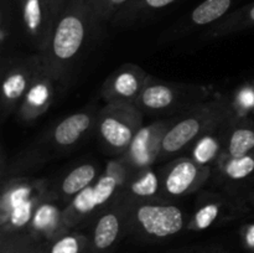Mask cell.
I'll return each mask as SVG.
<instances>
[{"label":"cell","mask_w":254,"mask_h":253,"mask_svg":"<svg viewBox=\"0 0 254 253\" xmlns=\"http://www.w3.org/2000/svg\"><path fill=\"white\" fill-rule=\"evenodd\" d=\"M94 34L92 0H68L55 24L49 46L40 55L45 72L55 83L68 84L74 64Z\"/></svg>","instance_id":"obj_1"},{"label":"cell","mask_w":254,"mask_h":253,"mask_svg":"<svg viewBox=\"0 0 254 253\" xmlns=\"http://www.w3.org/2000/svg\"><path fill=\"white\" fill-rule=\"evenodd\" d=\"M235 117L237 113L231 98L207 99L181 112L180 116L171 119L164 134L158 160L175 156L191 148L197 139L223 128Z\"/></svg>","instance_id":"obj_2"},{"label":"cell","mask_w":254,"mask_h":253,"mask_svg":"<svg viewBox=\"0 0 254 253\" xmlns=\"http://www.w3.org/2000/svg\"><path fill=\"white\" fill-rule=\"evenodd\" d=\"M123 201L127 207V235L146 242H156L174 237L185 228V215L174 203L159 198Z\"/></svg>","instance_id":"obj_3"},{"label":"cell","mask_w":254,"mask_h":253,"mask_svg":"<svg viewBox=\"0 0 254 253\" xmlns=\"http://www.w3.org/2000/svg\"><path fill=\"white\" fill-rule=\"evenodd\" d=\"M207 92L200 86L163 82L149 77L135 106L144 114L151 116H171L176 112H184L206 99Z\"/></svg>","instance_id":"obj_4"},{"label":"cell","mask_w":254,"mask_h":253,"mask_svg":"<svg viewBox=\"0 0 254 253\" xmlns=\"http://www.w3.org/2000/svg\"><path fill=\"white\" fill-rule=\"evenodd\" d=\"M144 113L131 103H107L97 114L99 140L112 153L124 154L143 126Z\"/></svg>","instance_id":"obj_5"},{"label":"cell","mask_w":254,"mask_h":253,"mask_svg":"<svg viewBox=\"0 0 254 253\" xmlns=\"http://www.w3.org/2000/svg\"><path fill=\"white\" fill-rule=\"evenodd\" d=\"M44 71L40 54L10 60L1 72V118L19 108L25 94Z\"/></svg>","instance_id":"obj_6"},{"label":"cell","mask_w":254,"mask_h":253,"mask_svg":"<svg viewBox=\"0 0 254 253\" xmlns=\"http://www.w3.org/2000/svg\"><path fill=\"white\" fill-rule=\"evenodd\" d=\"M173 119V118H171ZM171 119H160L149 126H143L136 133L130 146L122 154L124 165L129 171H139L150 169V166L159 159L161 140L166 129L171 123Z\"/></svg>","instance_id":"obj_7"},{"label":"cell","mask_w":254,"mask_h":253,"mask_svg":"<svg viewBox=\"0 0 254 253\" xmlns=\"http://www.w3.org/2000/svg\"><path fill=\"white\" fill-rule=\"evenodd\" d=\"M127 235V207L122 198L97 215L89 237L88 253H112Z\"/></svg>","instance_id":"obj_8"},{"label":"cell","mask_w":254,"mask_h":253,"mask_svg":"<svg viewBox=\"0 0 254 253\" xmlns=\"http://www.w3.org/2000/svg\"><path fill=\"white\" fill-rule=\"evenodd\" d=\"M208 176L210 168L200 165L190 156L176 159L161 174V196L163 198L184 197L198 190Z\"/></svg>","instance_id":"obj_9"},{"label":"cell","mask_w":254,"mask_h":253,"mask_svg":"<svg viewBox=\"0 0 254 253\" xmlns=\"http://www.w3.org/2000/svg\"><path fill=\"white\" fill-rule=\"evenodd\" d=\"M149 77L141 67L124 63L109 74L102 86V98L107 103L134 104L145 87Z\"/></svg>","instance_id":"obj_10"},{"label":"cell","mask_w":254,"mask_h":253,"mask_svg":"<svg viewBox=\"0 0 254 253\" xmlns=\"http://www.w3.org/2000/svg\"><path fill=\"white\" fill-rule=\"evenodd\" d=\"M19 2L27 41L41 55L49 46L56 24L51 5L49 0H19Z\"/></svg>","instance_id":"obj_11"},{"label":"cell","mask_w":254,"mask_h":253,"mask_svg":"<svg viewBox=\"0 0 254 253\" xmlns=\"http://www.w3.org/2000/svg\"><path fill=\"white\" fill-rule=\"evenodd\" d=\"M223 154L221 158H241L254 154V121L235 117L223 126Z\"/></svg>","instance_id":"obj_12"},{"label":"cell","mask_w":254,"mask_h":253,"mask_svg":"<svg viewBox=\"0 0 254 253\" xmlns=\"http://www.w3.org/2000/svg\"><path fill=\"white\" fill-rule=\"evenodd\" d=\"M55 86L56 83L54 79L44 69L25 94L17 108V117L22 121L30 122L42 116L54 101Z\"/></svg>","instance_id":"obj_13"},{"label":"cell","mask_w":254,"mask_h":253,"mask_svg":"<svg viewBox=\"0 0 254 253\" xmlns=\"http://www.w3.org/2000/svg\"><path fill=\"white\" fill-rule=\"evenodd\" d=\"M96 121L97 114L93 109L72 113L55 126L50 139L52 144L59 148L73 146L88 133L89 129L96 126Z\"/></svg>","instance_id":"obj_14"},{"label":"cell","mask_w":254,"mask_h":253,"mask_svg":"<svg viewBox=\"0 0 254 253\" xmlns=\"http://www.w3.org/2000/svg\"><path fill=\"white\" fill-rule=\"evenodd\" d=\"M104 208L99 203L93 185L84 189L69 201L68 206L62 211V218L67 230H72L91 216L98 215Z\"/></svg>","instance_id":"obj_15"},{"label":"cell","mask_w":254,"mask_h":253,"mask_svg":"<svg viewBox=\"0 0 254 253\" xmlns=\"http://www.w3.org/2000/svg\"><path fill=\"white\" fill-rule=\"evenodd\" d=\"M27 230L45 242L68 231L64 223L62 211L49 203H44L36 208Z\"/></svg>","instance_id":"obj_16"},{"label":"cell","mask_w":254,"mask_h":253,"mask_svg":"<svg viewBox=\"0 0 254 253\" xmlns=\"http://www.w3.org/2000/svg\"><path fill=\"white\" fill-rule=\"evenodd\" d=\"M122 198L126 201L156 200L161 196V175L151 169L139 171L124 186Z\"/></svg>","instance_id":"obj_17"},{"label":"cell","mask_w":254,"mask_h":253,"mask_svg":"<svg viewBox=\"0 0 254 253\" xmlns=\"http://www.w3.org/2000/svg\"><path fill=\"white\" fill-rule=\"evenodd\" d=\"M99 169L94 164L86 163L72 169L59 186L60 195L64 200H69L78 195L84 189L89 188L98 180Z\"/></svg>","instance_id":"obj_18"},{"label":"cell","mask_w":254,"mask_h":253,"mask_svg":"<svg viewBox=\"0 0 254 253\" xmlns=\"http://www.w3.org/2000/svg\"><path fill=\"white\" fill-rule=\"evenodd\" d=\"M223 128L205 134L191 145L190 158L202 166L218 161L223 154Z\"/></svg>","instance_id":"obj_19"},{"label":"cell","mask_w":254,"mask_h":253,"mask_svg":"<svg viewBox=\"0 0 254 253\" xmlns=\"http://www.w3.org/2000/svg\"><path fill=\"white\" fill-rule=\"evenodd\" d=\"M45 241L29 230L1 231L0 253H44Z\"/></svg>","instance_id":"obj_20"},{"label":"cell","mask_w":254,"mask_h":253,"mask_svg":"<svg viewBox=\"0 0 254 253\" xmlns=\"http://www.w3.org/2000/svg\"><path fill=\"white\" fill-rule=\"evenodd\" d=\"M88 236L69 230L45 242L44 253H88Z\"/></svg>","instance_id":"obj_21"},{"label":"cell","mask_w":254,"mask_h":253,"mask_svg":"<svg viewBox=\"0 0 254 253\" xmlns=\"http://www.w3.org/2000/svg\"><path fill=\"white\" fill-rule=\"evenodd\" d=\"M233 0H205L192 10L190 22L193 26H206L222 19L231 9Z\"/></svg>","instance_id":"obj_22"},{"label":"cell","mask_w":254,"mask_h":253,"mask_svg":"<svg viewBox=\"0 0 254 253\" xmlns=\"http://www.w3.org/2000/svg\"><path fill=\"white\" fill-rule=\"evenodd\" d=\"M254 25V2L246 5L242 9L232 12L221 22L216 24L211 30L210 36L220 37L225 35L232 34V32L241 31V30L248 29Z\"/></svg>","instance_id":"obj_23"},{"label":"cell","mask_w":254,"mask_h":253,"mask_svg":"<svg viewBox=\"0 0 254 253\" xmlns=\"http://www.w3.org/2000/svg\"><path fill=\"white\" fill-rule=\"evenodd\" d=\"M175 1L176 0H131L114 16L112 21L114 24H129L138 20L143 15L158 11Z\"/></svg>","instance_id":"obj_24"},{"label":"cell","mask_w":254,"mask_h":253,"mask_svg":"<svg viewBox=\"0 0 254 253\" xmlns=\"http://www.w3.org/2000/svg\"><path fill=\"white\" fill-rule=\"evenodd\" d=\"M225 207L226 206L223 205V202L218 200L207 201L201 207H198L192 218L189 221L188 228L190 231H196V232L207 230L217 221H220V218L223 216Z\"/></svg>","instance_id":"obj_25"},{"label":"cell","mask_w":254,"mask_h":253,"mask_svg":"<svg viewBox=\"0 0 254 253\" xmlns=\"http://www.w3.org/2000/svg\"><path fill=\"white\" fill-rule=\"evenodd\" d=\"M218 163L222 174L230 180H243L254 174V154L241 158H221Z\"/></svg>","instance_id":"obj_26"},{"label":"cell","mask_w":254,"mask_h":253,"mask_svg":"<svg viewBox=\"0 0 254 253\" xmlns=\"http://www.w3.org/2000/svg\"><path fill=\"white\" fill-rule=\"evenodd\" d=\"M130 1L131 0H92L93 20L97 32L99 31L102 25L112 21L114 16Z\"/></svg>","instance_id":"obj_27"},{"label":"cell","mask_w":254,"mask_h":253,"mask_svg":"<svg viewBox=\"0 0 254 253\" xmlns=\"http://www.w3.org/2000/svg\"><path fill=\"white\" fill-rule=\"evenodd\" d=\"M231 99L237 116L247 117L248 112L254 109V84L240 87Z\"/></svg>","instance_id":"obj_28"},{"label":"cell","mask_w":254,"mask_h":253,"mask_svg":"<svg viewBox=\"0 0 254 253\" xmlns=\"http://www.w3.org/2000/svg\"><path fill=\"white\" fill-rule=\"evenodd\" d=\"M241 240L243 247L250 253H254V222L243 226L241 230Z\"/></svg>","instance_id":"obj_29"},{"label":"cell","mask_w":254,"mask_h":253,"mask_svg":"<svg viewBox=\"0 0 254 253\" xmlns=\"http://www.w3.org/2000/svg\"><path fill=\"white\" fill-rule=\"evenodd\" d=\"M49 1H50V5H51V10H52V14H54L55 20L57 21L60 15L62 14V11H64V7H66L68 0H49Z\"/></svg>","instance_id":"obj_30"},{"label":"cell","mask_w":254,"mask_h":253,"mask_svg":"<svg viewBox=\"0 0 254 253\" xmlns=\"http://www.w3.org/2000/svg\"><path fill=\"white\" fill-rule=\"evenodd\" d=\"M253 200H254V198H253Z\"/></svg>","instance_id":"obj_31"}]
</instances>
